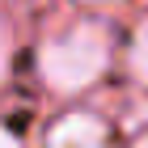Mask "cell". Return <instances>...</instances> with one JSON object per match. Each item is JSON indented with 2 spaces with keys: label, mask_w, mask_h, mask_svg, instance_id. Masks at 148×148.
I'll use <instances>...</instances> for the list:
<instances>
[{
  "label": "cell",
  "mask_w": 148,
  "mask_h": 148,
  "mask_svg": "<svg viewBox=\"0 0 148 148\" xmlns=\"http://www.w3.org/2000/svg\"><path fill=\"white\" fill-rule=\"evenodd\" d=\"M106 59H110V34L97 21H80V25H72L68 34H59L55 42H47L42 76L55 89L72 93V89H85L89 80L102 76Z\"/></svg>",
  "instance_id": "6da1fadb"
},
{
  "label": "cell",
  "mask_w": 148,
  "mask_h": 148,
  "mask_svg": "<svg viewBox=\"0 0 148 148\" xmlns=\"http://www.w3.org/2000/svg\"><path fill=\"white\" fill-rule=\"evenodd\" d=\"M102 144H106V127L93 114H68L51 131V148H102Z\"/></svg>",
  "instance_id": "7a4b0ae2"
},
{
  "label": "cell",
  "mask_w": 148,
  "mask_h": 148,
  "mask_svg": "<svg viewBox=\"0 0 148 148\" xmlns=\"http://www.w3.org/2000/svg\"><path fill=\"white\" fill-rule=\"evenodd\" d=\"M131 72H136V76L148 85V21L140 25L136 42H131Z\"/></svg>",
  "instance_id": "3957f363"
},
{
  "label": "cell",
  "mask_w": 148,
  "mask_h": 148,
  "mask_svg": "<svg viewBox=\"0 0 148 148\" xmlns=\"http://www.w3.org/2000/svg\"><path fill=\"white\" fill-rule=\"evenodd\" d=\"M4 68H9V34L0 30V76H4Z\"/></svg>",
  "instance_id": "277c9868"
},
{
  "label": "cell",
  "mask_w": 148,
  "mask_h": 148,
  "mask_svg": "<svg viewBox=\"0 0 148 148\" xmlns=\"http://www.w3.org/2000/svg\"><path fill=\"white\" fill-rule=\"evenodd\" d=\"M0 148H17V140H13L9 131H0Z\"/></svg>",
  "instance_id": "5b68a950"
},
{
  "label": "cell",
  "mask_w": 148,
  "mask_h": 148,
  "mask_svg": "<svg viewBox=\"0 0 148 148\" xmlns=\"http://www.w3.org/2000/svg\"><path fill=\"white\" fill-rule=\"evenodd\" d=\"M136 148H148V136H144V140H140V144H136Z\"/></svg>",
  "instance_id": "8992f818"
}]
</instances>
